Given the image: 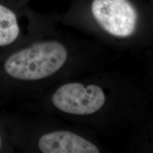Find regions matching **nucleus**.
I'll list each match as a JSON object with an SVG mask.
<instances>
[{"label": "nucleus", "mask_w": 153, "mask_h": 153, "mask_svg": "<svg viewBox=\"0 0 153 153\" xmlns=\"http://www.w3.org/2000/svg\"><path fill=\"white\" fill-rule=\"evenodd\" d=\"M98 48L56 26L0 57V100L36 99L61 82L94 71L100 61Z\"/></svg>", "instance_id": "1"}, {"label": "nucleus", "mask_w": 153, "mask_h": 153, "mask_svg": "<svg viewBox=\"0 0 153 153\" xmlns=\"http://www.w3.org/2000/svg\"><path fill=\"white\" fill-rule=\"evenodd\" d=\"M48 89L36 99L38 109L99 131L133 128L137 91L131 76L118 72L85 74Z\"/></svg>", "instance_id": "2"}, {"label": "nucleus", "mask_w": 153, "mask_h": 153, "mask_svg": "<svg viewBox=\"0 0 153 153\" xmlns=\"http://www.w3.org/2000/svg\"><path fill=\"white\" fill-rule=\"evenodd\" d=\"M57 17L61 24L126 50L140 43L145 22L140 0H74Z\"/></svg>", "instance_id": "3"}, {"label": "nucleus", "mask_w": 153, "mask_h": 153, "mask_svg": "<svg viewBox=\"0 0 153 153\" xmlns=\"http://www.w3.org/2000/svg\"><path fill=\"white\" fill-rule=\"evenodd\" d=\"M11 140L16 150L38 153H99V145L73 128L64 125L54 115L42 111L23 116L4 112Z\"/></svg>", "instance_id": "4"}, {"label": "nucleus", "mask_w": 153, "mask_h": 153, "mask_svg": "<svg viewBox=\"0 0 153 153\" xmlns=\"http://www.w3.org/2000/svg\"><path fill=\"white\" fill-rule=\"evenodd\" d=\"M58 24L57 16L38 12L28 5L0 1V57L31 43Z\"/></svg>", "instance_id": "5"}, {"label": "nucleus", "mask_w": 153, "mask_h": 153, "mask_svg": "<svg viewBox=\"0 0 153 153\" xmlns=\"http://www.w3.org/2000/svg\"><path fill=\"white\" fill-rule=\"evenodd\" d=\"M16 152L11 142L4 117V112L0 111V153H11Z\"/></svg>", "instance_id": "6"}, {"label": "nucleus", "mask_w": 153, "mask_h": 153, "mask_svg": "<svg viewBox=\"0 0 153 153\" xmlns=\"http://www.w3.org/2000/svg\"><path fill=\"white\" fill-rule=\"evenodd\" d=\"M0 1H5V2L19 6H26L28 4V2L30 0H0Z\"/></svg>", "instance_id": "7"}]
</instances>
